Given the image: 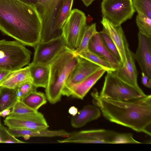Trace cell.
Segmentation results:
<instances>
[{
	"instance_id": "1",
	"label": "cell",
	"mask_w": 151,
	"mask_h": 151,
	"mask_svg": "<svg viewBox=\"0 0 151 151\" xmlns=\"http://www.w3.org/2000/svg\"><path fill=\"white\" fill-rule=\"evenodd\" d=\"M42 20L35 5L20 0H0V30L24 45L40 41Z\"/></svg>"
},
{
	"instance_id": "2",
	"label": "cell",
	"mask_w": 151,
	"mask_h": 151,
	"mask_svg": "<svg viewBox=\"0 0 151 151\" xmlns=\"http://www.w3.org/2000/svg\"><path fill=\"white\" fill-rule=\"evenodd\" d=\"M91 95L93 105L107 120L151 136V95L129 101L102 97L96 89Z\"/></svg>"
},
{
	"instance_id": "3",
	"label": "cell",
	"mask_w": 151,
	"mask_h": 151,
	"mask_svg": "<svg viewBox=\"0 0 151 151\" xmlns=\"http://www.w3.org/2000/svg\"><path fill=\"white\" fill-rule=\"evenodd\" d=\"M77 62L76 54L67 47L49 65V78L45 88L47 99L52 104L59 101L67 80Z\"/></svg>"
},
{
	"instance_id": "4",
	"label": "cell",
	"mask_w": 151,
	"mask_h": 151,
	"mask_svg": "<svg viewBox=\"0 0 151 151\" xmlns=\"http://www.w3.org/2000/svg\"><path fill=\"white\" fill-rule=\"evenodd\" d=\"M60 143L141 144L135 140L131 133H120L104 129L82 130L70 133Z\"/></svg>"
},
{
	"instance_id": "5",
	"label": "cell",
	"mask_w": 151,
	"mask_h": 151,
	"mask_svg": "<svg viewBox=\"0 0 151 151\" xmlns=\"http://www.w3.org/2000/svg\"><path fill=\"white\" fill-rule=\"evenodd\" d=\"M35 5L42 20L40 42H45L62 36L56 26L59 10L63 0H20Z\"/></svg>"
},
{
	"instance_id": "6",
	"label": "cell",
	"mask_w": 151,
	"mask_h": 151,
	"mask_svg": "<svg viewBox=\"0 0 151 151\" xmlns=\"http://www.w3.org/2000/svg\"><path fill=\"white\" fill-rule=\"evenodd\" d=\"M18 41L0 40V69L12 71L29 64L31 52Z\"/></svg>"
},
{
	"instance_id": "7",
	"label": "cell",
	"mask_w": 151,
	"mask_h": 151,
	"mask_svg": "<svg viewBox=\"0 0 151 151\" xmlns=\"http://www.w3.org/2000/svg\"><path fill=\"white\" fill-rule=\"evenodd\" d=\"M101 91L102 97L118 101H129L139 98L147 95L125 83L112 71H107Z\"/></svg>"
},
{
	"instance_id": "8",
	"label": "cell",
	"mask_w": 151,
	"mask_h": 151,
	"mask_svg": "<svg viewBox=\"0 0 151 151\" xmlns=\"http://www.w3.org/2000/svg\"><path fill=\"white\" fill-rule=\"evenodd\" d=\"M85 14L81 11L77 9L71 10L62 27L66 47L74 50L78 47L87 26Z\"/></svg>"
},
{
	"instance_id": "9",
	"label": "cell",
	"mask_w": 151,
	"mask_h": 151,
	"mask_svg": "<svg viewBox=\"0 0 151 151\" xmlns=\"http://www.w3.org/2000/svg\"><path fill=\"white\" fill-rule=\"evenodd\" d=\"M101 8L103 17L115 26L131 19L136 11L132 0H102Z\"/></svg>"
},
{
	"instance_id": "10",
	"label": "cell",
	"mask_w": 151,
	"mask_h": 151,
	"mask_svg": "<svg viewBox=\"0 0 151 151\" xmlns=\"http://www.w3.org/2000/svg\"><path fill=\"white\" fill-rule=\"evenodd\" d=\"M33 64L49 65L65 50L66 45L62 36L48 41L39 42L35 47Z\"/></svg>"
},
{
	"instance_id": "11",
	"label": "cell",
	"mask_w": 151,
	"mask_h": 151,
	"mask_svg": "<svg viewBox=\"0 0 151 151\" xmlns=\"http://www.w3.org/2000/svg\"><path fill=\"white\" fill-rule=\"evenodd\" d=\"M4 122L9 128L40 130L47 129L49 127L43 114L38 111L30 114H9Z\"/></svg>"
},
{
	"instance_id": "12",
	"label": "cell",
	"mask_w": 151,
	"mask_h": 151,
	"mask_svg": "<svg viewBox=\"0 0 151 151\" xmlns=\"http://www.w3.org/2000/svg\"><path fill=\"white\" fill-rule=\"evenodd\" d=\"M126 55L127 61L125 64L112 71V72L122 81L142 94H145L138 84V73L135 64L134 53L129 48L127 50Z\"/></svg>"
},
{
	"instance_id": "13",
	"label": "cell",
	"mask_w": 151,
	"mask_h": 151,
	"mask_svg": "<svg viewBox=\"0 0 151 151\" xmlns=\"http://www.w3.org/2000/svg\"><path fill=\"white\" fill-rule=\"evenodd\" d=\"M138 46L134 54L142 72L151 79V37L145 36L139 32Z\"/></svg>"
},
{
	"instance_id": "14",
	"label": "cell",
	"mask_w": 151,
	"mask_h": 151,
	"mask_svg": "<svg viewBox=\"0 0 151 151\" xmlns=\"http://www.w3.org/2000/svg\"><path fill=\"white\" fill-rule=\"evenodd\" d=\"M106 72L103 68L96 71L81 82L65 86L62 95L83 99L91 88Z\"/></svg>"
},
{
	"instance_id": "15",
	"label": "cell",
	"mask_w": 151,
	"mask_h": 151,
	"mask_svg": "<svg viewBox=\"0 0 151 151\" xmlns=\"http://www.w3.org/2000/svg\"><path fill=\"white\" fill-rule=\"evenodd\" d=\"M76 56L77 59V63L70 74L65 86L78 83L102 68L77 54Z\"/></svg>"
},
{
	"instance_id": "16",
	"label": "cell",
	"mask_w": 151,
	"mask_h": 151,
	"mask_svg": "<svg viewBox=\"0 0 151 151\" xmlns=\"http://www.w3.org/2000/svg\"><path fill=\"white\" fill-rule=\"evenodd\" d=\"M104 29L114 42L119 53L122 65L127 61L126 53L129 45L121 25L115 26L102 17L101 22Z\"/></svg>"
},
{
	"instance_id": "17",
	"label": "cell",
	"mask_w": 151,
	"mask_h": 151,
	"mask_svg": "<svg viewBox=\"0 0 151 151\" xmlns=\"http://www.w3.org/2000/svg\"><path fill=\"white\" fill-rule=\"evenodd\" d=\"M88 49L107 60L114 70L122 65L107 48L103 42L99 32L95 33L90 39L88 44Z\"/></svg>"
},
{
	"instance_id": "18",
	"label": "cell",
	"mask_w": 151,
	"mask_h": 151,
	"mask_svg": "<svg viewBox=\"0 0 151 151\" xmlns=\"http://www.w3.org/2000/svg\"><path fill=\"white\" fill-rule=\"evenodd\" d=\"M29 65L10 72L0 83V87L14 89L27 82L32 83Z\"/></svg>"
},
{
	"instance_id": "19",
	"label": "cell",
	"mask_w": 151,
	"mask_h": 151,
	"mask_svg": "<svg viewBox=\"0 0 151 151\" xmlns=\"http://www.w3.org/2000/svg\"><path fill=\"white\" fill-rule=\"evenodd\" d=\"M78 113L71 120V126L75 128L82 127L88 122L97 119L101 116V111L95 105L89 104L84 106Z\"/></svg>"
},
{
	"instance_id": "20",
	"label": "cell",
	"mask_w": 151,
	"mask_h": 151,
	"mask_svg": "<svg viewBox=\"0 0 151 151\" xmlns=\"http://www.w3.org/2000/svg\"><path fill=\"white\" fill-rule=\"evenodd\" d=\"M28 64L33 80L32 84L37 88L40 87L45 88L49 78V65L30 63Z\"/></svg>"
},
{
	"instance_id": "21",
	"label": "cell",
	"mask_w": 151,
	"mask_h": 151,
	"mask_svg": "<svg viewBox=\"0 0 151 151\" xmlns=\"http://www.w3.org/2000/svg\"><path fill=\"white\" fill-rule=\"evenodd\" d=\"M18 101L14 89L0 87V112L12 108Z\"/></svg>"
},
{
	"instance_id": "22",
	"label": "cell",
	"mask_w": 151,
	"mask_h": 151,
	"mask_svg": "<svg viewBox=\"0 0 151 151\" xmlns=\"http://www.w3.org/2000/svg\"><path fill=\"white\" fill-rule=\"evenodd\" d=\"M21 101L31 109L38 111L41 107L47 103V98L44 93L35 91L23 98Z\"/></svg>"
},
{
	"instance_id": "23",
	"label": "cell",
	"mask_w": 151,
	"mask_h": 151,
	"mask_svg": "<svg viewBox=\"0 0 151 151\" xmlns=\"http://www.w3.org/2000/svg\"><path fill=\"white\" fill-rule=\"evenodd\" d=\"M73 1V0H63L58 11L56 20V26L58 31L62 36V27L70 14Z\"/></svg>"
},
{
	"instance_id": "24",
	"label": "cell",
	"mask_w": 151,
	"mask_h": 151,
	"mask_svg": "<svg viewBox=\"0 0 151 151\" xmlns=\"http://www.w3.org/2000/svg\"><path fill=\"white\" fill-rule=\"evenodd\" d=\"M76 54L100 66L105 69L106 72L114 70L110 64L107 60L88 50Z\"/></svg>"
},
{
	"instance_id": "25",
	"label": "cell",
	"mask_w": 151,
	"mask_h": 151,
	"mask_svg": "<svg viewBox=\"0 0 151 151\" xmlns=\"http://www.w3.org/2000/svg\"><path fill=\"white\" fill-rule=\"evenodd\" d=\"M97 32L95 23L87 25L79 46L75 50H73L74 53H77L88 50V44L90 39Z\"/></svg>"
},
{
	"instance_id": "26",
	"label": "cell",
	"mask_w": 151,
	"mask_h": 151,
	"mask_svg": "<svg viewBox=\"0 0 151 151\" xmlns=\"http://www.w3.org/2000/svg\"><path fill=\"white\" fill-rule=\"evenodd\" d=\"M136 22L139 32L151 37V18L140 12H137Z\"/></svg>"
},
{
	"instance_id": "27",
	"label": "cell",
	"mask_w": 151,
	"mask_h": 151,
	"mask_svg": "<svg viewBox=\"0 0 151 151\" xmlns=\"http://www.w3.org/2000/svg\"><path fill=\"white\" fill-rule=\"evenodd\" d=\"M99 33L103 42L107 48L122 64L120 55L117 49L108 34L104 29L102 31L99 32Z\"/></svg>"
},
{
	"instance_id": "28",
	"label": "cell",
	"mask_w": 151,
	"mask_h": 151,
	"mask_svg": "<svg viewBox=\"0 0 151 151\" xmlns=\"http://www.w3.org/2000/svg\"><path fill=\"white\" fill-rule=\"evenodd\" d=\"M134 8L151 18V0H132Z\"/></svg>"
},
{
	"instance_id": "29",
	"label": "cell",
	"mask_w": 151,
	"mask_h": 151,
	"mask_svg": "<svg viewBox=\"0 0 151 151\" xmlns=\"http://www.w3.org/2000/svg\"><path fill=\"white\" fill-rule=\"evenodd\" d=\"M12 108L9 114H30L36 113L38 111L31 109L20 101L17 102Z\"/></svg>"
},
{
	"instance_id": "30",
	"label": "cell",
	"mask_w": 151,
	"mask_h": 151,
	"mask_svg": "<svg viewBox=\"0 0 151 151\" xmlns=\"http://www.w3.org/2000/svg\"><path fill=\"white\" fill-rule=\"evenodd\" d=\"M0 143H26L17 139L9 132L6 127L2 124L0 127Z\"/></svg>"
},
{
	"instance_id": "31",
	"label": "cell",
	"mask_w": 151,
	"mask_h": 151,
	"mask_svg": "<svg viewBox=\"0 0 151 151\" xmlns=\"http://www.w3.org/2000/svg\"><path fill=\"white\" fill-rule=\"evenodd\" d=\"M18 87L22 93V99L31 92L37 91V88L30 82L24 83Z\"/></svg>"
},
{
	"instance_id": "32",
	"label": "cell",
	"mask_w": 151,
	"mask_h": 151,
	"mask_svg": "<svg viewBox=\"0 0 151 151\" xmlns=\"http://www.w3.org/2000/svg\"><path fill=\"white\" fill-rule=\"evenodd\" d=\"M142 83L144 86L149 88H151V79L149 78L143 72H142Z\"/></svg>"
},
{
	"instance_id": "33",
	"label": "cell",
	"mask_w": 151,
	"mask_h": 151,
	"mask_svg": "<svg viewBox=\"0 0 151 151\" xmlns=\"http://www.w3.org/2000/svg\"><path fill=\"white\" fill-rule=\"evenodd\" d=\"M10 72L0 69V83Z\"/></svg>"
},
{
	"instance_id": "34",
	"label": "cell",
	"mask_w": 151,
	"mask_h": 151,
	"mask_svg": "<svg viewBox=\"0 0 151 151\" xmlns=\"http://www.w3.org/2000/svg\"><path fill=\"white\" fill-rule=\"evenodd\" d=\"M78 111L77 108L74 106L71 107L68 110L69 113L73 116H76L77 114Z\"/></svg>"
},
{
	"instance_id": "35",
	"label": "cell",
	"mask_w": 151,
	"mask_h": 151,
	"mask_svg": "<svg viewBox=\"0 0 151 151\" xmlns=\"http://www.w3.org/2000/svg\"><path fill=\"white\" fill-rule=\"evenodd\" d=\"M16 94L18 101H21L22 98V94L18 87L14 88Z\"/></svg>"
},
{
	"instance_id": "36",
	"label": "cell",
	"mask_w": 151,
	"mask_h": 151,
	"mask_svg": "<svg viewBox=\"0 0 151 151\" xmlns=\"http://www.w3.org/2000/svg\"><path fill=\"white\" fill-rule=\"evenodd\" d=\"M11 111L10 109H4L0 112V116L4 118L9 115Z\"/></svg>"
},
{
	"instance_id": "37",
	"label": "cell",
	"mask_w": 151,
	"mask_h": 151,
	"mask_svg": "<svg viewBox=\"0 0 151 151\" xmlns=\"http://www.w3.org/2000/svg\"><path fill=\"white\" fill-rule=\"evenodd\" d=\"M85 5L88 7L91 5L92 2L95 0H81Z\"/></svg>"
},
{
	"instance_id": "38",
	"label": "cell",
	"mask_w": 151,
	"mask_h": 151,
	"mask_svg": "<svg viewBox=\"0 0 151 151\" xmlns=\"http://www.w3.org/2000/svg\"><path fill=\"white\" fill-rule=\"evenodd\" d=\"M0 127L1 125V118H0Z\"/></svg>"
}]
</instances>
